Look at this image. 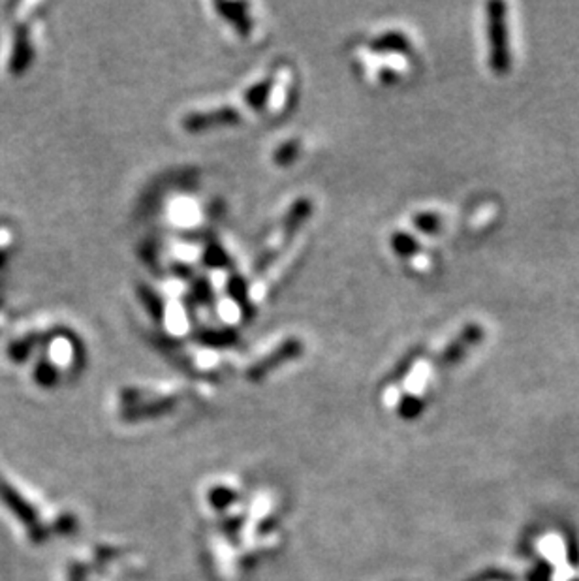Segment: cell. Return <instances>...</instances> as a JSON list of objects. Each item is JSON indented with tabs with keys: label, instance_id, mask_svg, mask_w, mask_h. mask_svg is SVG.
Returning a JSON list of instances; mask_svg holds the SVG:
<instances>
[{
	"label": "cell",
	"instance_id": "6da1fadb",
	"mask_svg": "<svg viewBox=\"0 0 579 581\" xmlns=\"http://www.w3.org/2000/svg\"><path fill=\"white\" fill-rule=\"evenodd\" d=\"M301 76L292 62L279 58L243 81L232 94L213 99L181 115L188 134L234 131L250 124H273L292 115L300 100Z\"/></svg>",
	"mask_w": 579,
	"mask_h": 581
},
{
	"label": "cell",
	"instance_id": "7a4b0ae2",
	"mask_svg": "<svg viewBox=\"0 0 579 581\" xmlns=\"http://www.w3.org/2000/svg\"><path fill=\"white\" fill-rule=\"evenodd\" d=\"M314 215V202L311 198H298L290 202L269 224L258 250H256L248 277L254 298L258 301L260 290H268L269 294L271 288L284 279V271L296 260Z\"/></svg>",
	"mask_w": 579,
	"mask_h": 581
},
{
	"label": "cell",
	"instance_id": "3957f363",
	"mask_svg": "<svg viewBox=\"0 0 579 581\" xmlns=\"http://www.w3.org/2000/svg\"><path fill=\"white\" fill-rule=\"evenodd\" d=\"M209 10L215 23L230 42L254 46L266 35V16L260 5L211 3Z\"/></svg>",
	"mask_w": 579,
	"mask_h": 581
},
{
	"label": "cell",
	"instance_id": "277c9868",
	"mask_svg": "<svg viewBox=\"0 0 579 581\" xmlns=\"http://www.w3.org/2000/svg\"><path fill=\"white\" fill-rule=\"evenodd\" d=\"M486 10H488L490 67L495 74H506L511 69L508 6L504 3H490Z\"/></svg>",
	"mask_w": 579,
	"mask_h": 581
},
{
	"label": "cell",
	"instance_id": "5b68a950",
	"mask_svg": "<svg viewBox=\"0 0 579 581\" xmlns=\"http://www.w3.org/2000/svg\"><path fill=\"white\" fill-rule=\"evenodd\" d=\"M356 51H367L373 57H384V55H410L412 53V40L403 30L390 28L384 30L380 35L360 40L352 44Z\"/></svg>",
	"mask_w": 579,
	"mask_h": 581
},
{
	"label": "cell",
	"instance_id": "8992f818",
	"mask_svg": "<svg viewBox=\"0 0 579 581\" xmlns=\"http://www.w3.org/2000/svg\"><path fill=\"white\" fill-rule=\"evenodd\" d=\"M484 337H486V332L481 326H478V324L465 326L458 333L456 339H452L446 344V348L437 356L435 364L438 367H454V365H458L467 356V354Z\"/></svg>",
	"mask_w": 579,
	"mask_h": 581
},
{
	"label": "cell",
	"instance_id": "52a82bcc",
	"mask_svg": "<svg viewBox=\"0 0 579 581\" xmlns=\"http://www.w3.org/2000/svg\"><path fill=\"white\" fill-rule=\"evenodd\" d=\"M305 143L300 138H288L280 142L271 153V163L279 168H290L303 156Z\"/></svg>",
	"mask_w": 579,
	"mask_h": 581
},
{
	"label": "cell",
	"instance_id": "ba28073f",
	"mask_svg": "<svg viewBox=\"0 0 579 581\" xmlns=\"http://www.w3.org/2000/svg\"><path fill=\"white\" fill-rule=\"evenodd\" d=\"M390 248L394 250L395 256L401 258V260H412V258L422 254L424 250L422 243L405 230H397L390 236Z\"/></svg>",
	"mask_w": 579,
	"mask_h": 581
},
{
	"label": "cell",
	"instance_id": "9c48e42d",
	"mask_svg": "<svg viewBox=\"0 0 579 581\" xmlns=\"http://www.w3.org/2000/svg\"><path fill=\"white\" fill-rule=\"evenodd\" d=\"M442 217L438 213H433V211H424V213H417L414 218H412V226L414 228L424 234V236H435L442 230Z\"/></svg>",
	"mask_w": 579,
	"mask_h": 581
}]
</instances>
